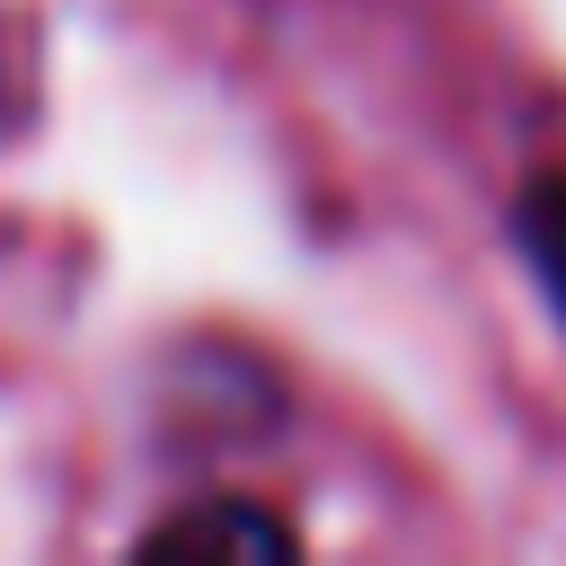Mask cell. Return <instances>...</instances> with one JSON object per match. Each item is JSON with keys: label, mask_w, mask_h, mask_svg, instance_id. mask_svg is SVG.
<instances>
[{"label": "cell", "mask_w": 566, "mask_h": 566, "mask_svg": "<svg viewBox=\"0 0 566 566\" xmlns=\"http://www.w3.org/2000/svg\"><path fill=\"white\" fill-rule=\"evenodd\" d=\"M292 548H301V531L256 495H203V504L168 513L142 539V557H239V566L248 557H292Z\"/></svg>", "instance_id": "6da1fadb"}, {"label": "cell", "mask_w": 566, "mask_h": 566, "mask_svg": "<svg viewBox=\"0 0 566 566\" xmlns=\"http://www.w3.org/2000/svg\"><path fill=\"white\" fill-rule=\"evenodd\" d=\"M513 230H522V256L539 265V283H548V301L566 318V168H548V177H531L513 195Z\"/></svg>", "instance_id": "7a4b0ae2"}]
</instances>
